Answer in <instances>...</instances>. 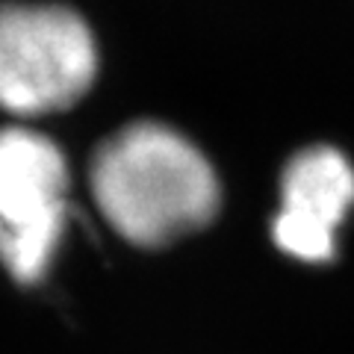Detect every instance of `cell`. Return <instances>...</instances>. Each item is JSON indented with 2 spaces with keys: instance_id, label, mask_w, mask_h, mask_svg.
<instances>
[{
  "instance_id": "obj_4",
  "label": "cell",
  "mask_w": 354,
  "mask_h": 354,
  "mask_svg": "<svg viewBox=\"0 0 354 354\" xmlns=\"http://www.w3.org/2000/svg\"><path fill=\"white\" fill-rule=\"evenodd\" d=\"M354 216V160L334 142H307L283 160L269 239L281 257L330 266Z\"/></svg>"
},
{
  "instance_id": "obj_3",
  "label": "cell",
  "mask_w": 354,
  "mask_h": 354,
  "mask_svg": "<svg viewBox=\"0 0 354 354\" xmlns=\"http://www.w3.org/2000/svg\"><path fill=\"white\" fill-rule=\"evenodd\" d=\"M71 165L32 124L0 127V269L21 290L50 278L71 230Z\"/></svg>"
},
{
  "instance_id": "obj_2",
  "label": "cell",
  "mask_w": 354,
  "mask_h": 354,
  "mask_svg": "<svg viewBox=\"0 0 354 354\" xmlns=\"http://www.w3.org/2000/svg\"><path fill=\"white\" fill-rule=\"evenodd\" d=\"M101 41L59 0H0V113L30 124L68 113L97 86Z\"/></svg>"
},
{
  "instance_id": "obj_1",
  "label": "cell",
  "mask_w": 354,
  "mask_h": 354,
  "mask_svg": "<svg viewBox=\"0 0 354 354\" xmlns=\"http://www.w3.org/2000/svg\"><path fill=\"white\" fill-rule=\"evenodd\" d=\"M95 213L136 251H165L201 236L225 209V180L186 130L133 118L97 142L86 162Z\"/></svg>"
}]
</instances>
